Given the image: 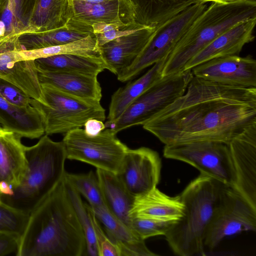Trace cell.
<instances>
[{
    "label": "cell",
    "instance_id": "cell-1",
    "mask_svg": "<svg viewBox=\"0 0 256 256\" xmlns=\"http://www.w3.org/2000/svg\"><path fill=\"white\" fill-rule=\"evenodd\" d=\"M256 124V88L194 76L184 94L142 126L164 144L204 140L228 144Z\"/></svg>",
    "mask_w": 256,
    "mask_h": 256
},
{
    "label": "cell",
    "instance_id": "cell-2",
    "mask_svg": "<svg viewBox=\"0 0 256 256\" xmlns=\"http://www.w3.org/2000/svg\"><path fill=\"white\" fill-rule=\"evenodd\" d=\"M64 177L30 214L16 256H86L84 235Z\"/></svg>",
    "mask_w": 256,
    "mask_h": 256
},
{
    "label": "cell",
    "instance_id": "cell-3",
    "mask_svg": "<svg viewBox=\"0 0 256 256\" xmlns=\"http://www.w3.org/2000/svg\"><path fill=\"white\" fill-rule=\"evenodd\" d=\"M224 184L200 173L178 195L184 205V214L164 235L175 254L206 255L205 236Z\"/></svg>",
    "mask_w": 256,
    "mask_h": 256
},
{
    "label": "cell",
    "instance_id": "cell-4",
    "mask_svg": "<svg viewBox=\"0 0 256 256\" xmlns=\"http://www.w3.org/2000/svg\"><path fill=\"white\" fill-rule=\"evenodd\" d=\"M28 167L20 184L0 200L30 214L58 186L66 174V158L62 142H54L48 134L34 145L26 147Z\"/></svg>",
    "mask_w": 256,
    "mask_h": 256
},
{
    "label": "cell",
    "instance_id": "cell-5",
    "mask_svg": "<svg viewBox=\"0 0 256 256\" xmlns=\"http://www.w3.org/2000/svg\"><path fill=\"white\" fill-rule=\"evenodd\" d=\"M256 18V0L222 4L211 2L193 22L167 56L162 77L184 71L186 64L220 34Z\"/></svg>",
    "mask_w": 256,
    "mask_h": 256
},
{
    "label": "cell",
    "instance_id": "cell-6",
    "mask_svg": "<svg viewBox=\"0 0 256 256\" xmlns=\"http://www.w3.org/2000/svg\"><path fill=\"white\" fill-rule=\"evenodd\" d=\"M41 88L42 102L32 98L30 104L41 112L46 134H66L91 118L104 121L105 110L100 102L74 96L46 84H41Z\"/></svg>",
    "mask_w": 256,
    "mask_h": 256
},
{
    "label": "cell",
    "instance_id": "cell-7",
    "mask_svg": "<svg viewBox=\"0 0 256 256\" xmlns=\"http://www.w3.org/2000/svg\"><path fill=\"white\" fill-rule=\"evenodd\" d=\"M193 77L192 69L162 77L134 100L117 120L106 122V128L117 134L144 125L184 94Z\"/></svg>",
    "mask_w": 256,
    "mask_h": 256
},
{
    "label": "cell",
    "instance_id": "cell-8",
    "mask_svg": "<svg viewBox=\"0 0 256 256\" xmlns=\"http://www.w3.org/2000/svg\"><path fill=\"white\" fill-rule=\"evenodd\" d=\"M208 6L207 3L197 2L158 23L136 58L117 74L118 80L122 82L128 81L168 56L179 39Z\"/></svg>",
    "mask_w": 256,
    "mask_h": 256
},
{
    "label": "cell",
    "instance_id": "cell-9",
    "mask_svg": "<svg viewBox=\"0 0 256 256\" xmlns=\"http://www.w3.org/2000/svg\"><path fill=\"white\" fill-rule=\"evenodd\" d=\"M116 134L109 128L94 136L87 134L81 128L69 132L62 140L66 158L116 174L128 148Z\"/></svg>",
    "mask_w": 256,
    "mask_h": 256
},
{
    "label": "cell",
    "instance_id": "cell-10",
    "mask_svg": "<svg viewBox=\"0 0 256 256\" xmlns=\"http://www.w3.org/2000/svg\"><path fill=\"white\" fill-rule=\"evenodd\" d=\"M163 154L167 158L186 162L223 184H234V170L227 144L204 140L168 144Z\"/></svg>",
    "mask_w": 256,
    "mask_h": 256
},
{
    "label": "cell",
    "instance_id": "cell-11",
    "mask_svg": "<svg viewBox=\"0 0 256 256\" xmlns=\"http://www.w3.org/2000/svg\"><path fill=\"white\" fill-rule=\"evenodd\" d=\"M256 230V208L233 186L224 184L205 236L204 247L213 250L226 238Z\"/></svg>",
    "mask_w": 256,
    "mask_h": 256
},
{
    "label": "cell",
    "instance_id": "cell-12",
    "mask_svg": "<svg viewBox=\"0 0 256 256\" xmlns=\"http://www.w3.org/2000/svg\"><path fill=\"white\" fill-rule=\"evenodd\" d=\"M18 35L0 40V78L16 86L31 98L42 102L41 84L34 60L24 59Z\"/></svg>",
    "mask_w": 256,
    "mask_h": 256
},
{
    "label": "cell",
    "instance_id": "cell-13",
    "mask_svg": "<svg viewBox=\"0 0 256 256\" xmlns=\"http://www.w3.org/2000/svg\"><path fill=\"white\" fill-rule=\"evenodd\" d=\"M72 2V14L66 26L74 31L93 34L92 25L98 22L120 26L137 23L134 8L130 0L100 3Z\"/></svg>",
    "mask_w": 256,
    "mask_h": 256
},
{
    "label": "cell",
    "instance_id": "cell-14",
    "mask_svg": "<svg viewBox=\"0 0 256 256\" xmlns=\"http://www.w3.org/2000/svg\"><path fill=\"white\" fill-rule=\"evenodd\" d=\"M161 167L156 151L146 147L128 148L116 174L128 192L136 196L156 188Z\"/></svg>",
    "mask_w": 256,
    "mask_h": 256
},
{
    "label": "cell",
    "instance_id": "cell-15",
    "mask_svg": "<svg viewBox=\"0 0 256 256\" xmlns=\"http://www.w3.org/2000/svg\"><path fill=\"white\" fill-rule=\"evenodd\" d=\"M192 70L194 76L226 86L256 88V60L250 55L212 58Z\"/></svg>",
    "mask_w": 256,
    "mask_h": 256
},
{
    "label": "cell",
    "instance_id": "cell-16",
    "mask_svg": "<svg viewBox=\"0 0 256 256\" xmlns=\"http://www.w3.org/2000/svg\"><path fill=\"white\" fill-rule=\"evenodd\" d=\"M228 145L235 174L233 186L256 208V124Z\"/></svg>",
    "mask_w": 256,
    "mask_h": 256
},
{
    "label": "cell",
    "instance_id": "cell-17",
    "mask_svg": "<svg viewBox=\"0 0 256 256\" xmlns=\"http://www.w3.org/2000/svg\"><path fill=\"white\" fill-rule=\"evenodd\" d=\"M21 138L0 127V194H8L22 180L27 169L26 147Z\"/></svg>",
    "mask_w": 256,
    "mask_h": 256
},
{
    "label": "cell",
    "instance_id": "cell-18",
    "mask_svg": "<svg viewBox=\"0 0 256 256\" xmlns=\"http://www.w3.org/2000/svg\"><path fill=\"white\" fill-rule=\"evenodd\" d=\"M256 18L242 22L224 31L185 65L184 70L212 58L232 55H238L243 47L254 39V30Z\"/></svg>",
    "mask_w": 256,
    "mask_h": 256
},
{
    "label": "cell",
    "instance_id": "cell-19",
    "mask_svg": "<svg viewBox=\"0 0 256 256\" xmlns=\"http://www.w3.org/2000/svg\"><path fill=\"white\" fill-rule=\"evenodd\" d=\"M154 28L146 26L99 46L100 56L108 70L117 75L130 66L147 44Z\"/></svg>",
    "mask_w": 256,
    "mask_h": 256
},
{
    "label": "cell",
    "instance_id": "cell-20",
    "mask_svg": "<svg viewBox=\"0 0 256 256\" xmlns=\"http://www.w3.org/2000/svg\"><path fill=\"white\" fill-rule=\"evenodd\" d=\"M184 205L178 195L170 197L156 188L135 196L129 217L178 222L184 216Z\"/></svg>",
    "mask_w": 256,
    "mask_h": 256
},
{
    "label": "cell",
    "instance_id": "cell-21",
    "mask_svg": "<svg viewBox=\"0 0 256 256\" xmlns=\"http://www.w3.org/2000/svg\"><path fill=\"white\" fill-rule=\"evenodd\" d=\"M90 207L96 219L104 226L106 235L118 248L120 256L157 255L148 248L144 240L112 214L106 206Z\"/></svg>",
    "mask_w": 256,
    "mask_h": 256
},
{
    "label": "cell",
    "instance_id": "cell-22",
    "mask_svg": "<svg viewBox=\"0 0 256 256\" xmlns=\"http://www.w3.org/2000/svg\"><path fill=\"white\" fill-rule=\"evenodd\" d=\"M0 124L21 138H38L45 133L42 116L36 108L18 106L0 96Z\"/></svg>",
    "mask_w": 256,
    "mask_h": 256
},
{
    "label": "cell",
    "instance_id": "cell-23",
    "mask_svg": "<svg viewBox=\"0 0 256 256\" xmlns=\"http://www.w3.org/2000/svg\"><path fill=\"white\" fill-rule=\"evenodd\" d=\"M40 84L50 85L68 94L100 102L102 88L98 76L68 72L38 71Z\"/></svg>",
    "mask_w": 256,
    "mask_h": 256
},
{
    "label": "cell",
    "instance_id": "cell-24",
    "mask_svg": "<svg viewBox=\"0 0 256 256\" xmlns=\"http://www.w3.org/2000/svg\"><path fill=\"white\" fill-rule=\"evenodd\" d=\"M96 173L105 206L112 214L130 227L129 212L135 196L126 188L116 174L98 168H96Z\"/></svg>",
    "mask_w": 256,
    "mask_h": 256
},
{
    "label": "cell",
    "instance_id": "cell-25",
    "mask_svg": "<svg viewBox=\"0 0 256 256\" xmlns=\"http://www.w3.org/2000/svg\"><path fill=\"white\" fill-rule=\"evenodd\" d=\"M167 56L154 64L143 76L118 89L112 96L106 122L117 120L128 106L162 78V72Z\"/></svg>",
    "mask_w": 256,
    "mask_h": 256
},
{
    "label": "cell",
    "instance_id": "cell-26",
    "mask_svg": "<svg viewBox=\"0 0 256 256\" xmlns=\"http://www.w3.org/2000/svg\"><path fill=\"white\" fill-rule=\"evenodd\" d=\"M38 71L68 72L98 76L108 67L100 56L58 54L34 60Z\"/></svg>",
    "mask_w": 256,
    "mask_h": 256
},
{
    "label": "cell",
    "instance_id": "cell-27",
    "mask_svg": "<svg viewBox=\"0 0 256 256\" xmlns=\"http://www.w3.org/2000/svg\"><path fill=\"white\" fill-rule=\"evenodd\" d=\"M72 12V0H37L26 32H45L65 26Z\"/></svg>",
    "mask_w": 256,
    "mask_h": 256
},
{
    "label": "cell",
    "instance_id": "cell-28",
    "mask_svg": "<svg viewBox=\"0 0 256 256\" xmlns=\"http://www.w3.org/2000/svg\"><path fill=\"white\" fill-rule=\"evenodd\" d=\"M137 23L154 27L162 21L184 10L198 0H130Z\"/></svg>",
    "mask_w": 256,
    "mask_h": 256
},
{
    "label": "cell",
    "instance_id": "cell-29",
    "mask_svg": "<svg viewBox=\"0 0 256 256\" xmlns=\"http://www.w3.org/2000/svg\"><path fill=\"white\" fill-rule=\"evenodd\" d=\"M88 34L69 30L65 26L45 32H24L18 35V40L22 49L28 50L66 44Z\"/></svg>",
    "mask_w": 256,
    "mask_h": 256
},
{
    "label": "cell",
    "instance_id": "cell-30",
    "mask_svg": "<svg viewBox=\"0 0 256 256\" xmlns=\"http://www.w3.org/2000/svg\"><path fill=\"white\" fill-rule=\"evenodd\" d=\"M21 54L24 59L32 60L58 54L100 56L99 46L94 34L60 46L28 50H22Z\"/></svg>",
    "mask_w": 256,
    "mask_h": 256
},
{
    "label": "cell",
    "instance_id": "cell-31",
    "mask_svg": "<svg viewBox=\"0 0 256 256\" xmlns=\"http://www.w3.org/2000/svg\"><path fill=\"white\" fill-rule=\"evenodd\" d=\"M37 0H8L0 20L6 25L8 35L26 32L29 27Z\"/></svg>",
    "mask_w": 256,
    "mask_h": 256
},
{
    "label": "cell",
    "instance_id": "cell-32",
    "mask_svg": "<svg viewBox=\"0 0 256 256\" xmlns=\"http://www.w3.org/2000/svg\"><path fill=\"white\" fill-rule=\"evenodd\" d=\"M64 179L68 196L84 235L86 243V256H98L95 233L89 204L83 202L80 194L66 180L64 177Z\"/></svg>",
    "mask_w": 256,
    "mask_h": 256
},
{
    "label": "cell",
    "instance_id": "cell-33",
    "mask_svg": "<svg viewBox=\"0 0 256 256\" xmlns=\"http://www.w3.org/2000/svg\"><path fill=\"white\" fill-rule=\"evenodd\" d=\"M66 180L88 201L91 206H104L102 192L96 173L70 174L66 172Z\"/></svg>",
    "mask_w": 256,
    "mask_h": 256
},
{
    "label": "cell",
    "instance_id": "cell-34",
    "mask_svg": "<svg viewBox=\"0 0 256 256\" xmlns=\"http://www.w3.org/2000/svg\"><path fill=\"white\" fill-rule=\"evenodd\" d=\"M29 214L0 200V232L20 238L26 226Z\"/></svg>",
    "mask_w": 256,
    "mask_h": 256
},
{
    "label": "cell",
    "instance_id": "cell-35",
    "mask_svg": "<svg viewBox=\"0 0 256 256\" xmlns=\"http://www.w3.org/2000/svg\"><path fill=\"white\" fill-rule=\"evenodd\" d=\"M176 222L157 219L131 218L130 227L142 239L154 236L165 235Z\"/></svg>",
    "mask_w": 256,
    "mask_h": 256
},
{
    "label": "cell",
    "instance_id": "cell-36",
    "mask_svg": "<svg viewBox=\"0 0 256 256\" xmlns=\"http://www.w3.org/2000/svg\"><path fill=\"white\" fill-rule=\"evenodd\" d=\"M89 206L95 233L98 256H120V252L118 248L103 231L90 205Z\"/></svg>",
    "mask_w": 256,
    "mask_h": 256
},
{
    "label": "cell",
    "instance_id": "cell-37",
    "mask_svg": "<svg viewBox=\"0 0 256 256\" xmlns=\"http://www.w3.org/2000/svg\"><path fill=\"white\" fill-rule=\"evenodd\" d=\"M0 96L8 102L20 107L30 105L32 98L20 89L0 78Z\"/></svg>",
    "mask_w": 256,
    "mask_h": 256
},
{
    "label": "cell",
    "instance_id": "cell-38",
    "mask_svg": "<svg viewBox=\"0 0 256 256\" xmlns=\"http://www.w3.org/2000/svg\"><path fill=\"white\" fill-rule=\"evenodd\" d=\"M146 26L138 23L126 26H118L106 32L94 36L98 46H100L110 41L131 34Z\"/></svg>",
    "mask_w": 256,
    "mask_h": 256
},
{
    "label": "cell",
    "instance_id": "cell-39",
    "mask_svg": "<svg viewBox=\"0 0 256 256\" xmlns=\"http://www.w3.org/2000/svg\"><path fill=\"white\" fill-rule=\"evenodd\" d=\"M20 238L0 232V256L17 252Z\"/></svg>",
    "mask_w": 256,
    "mask_h": 256
},
{
    "label": "cell",
    "instance_id": "cell-40",
    "mask_svg": "<svg viewBox=\"0 0 256 256\" xmlns=\"http://www.w3.org/2000/svg\"><path fill=\"white\" fill-rule=\"evenodd\" d=\"M84 126L85 132L92 136H96L106 128L102 121L94 118L88 120Z\"/></svg>",
    "mask_w": 256,
    "mask_h": 256
},
{
    "label": "cell",
    "instance_id": "cell-41",
    "mask_svg": "<svg viewBox=\"0 0 256 256\" xmlns=\"http://www.w3.org/2000/svg\"><path fill=\"white\" fill-rule=\"evenodd\" d=\"M250 0H200V2H205V3L215 2H218V3L222 4H230L245 2L250 1Z\"/></svg>",
    "mask_w": 256,
    "mask_h": 256
},
{
    "label": "cell",
    "instance_id": "cell-42",
    "mask_svg": "<svg viewBox=\"0 0 256 256\" xmlns=\"http://www.w3.org/2000/svg\"><path fill=\"white\" fill-rule=\"evenodd\" d=\"M6 28L3 21L0 20V36L4 37L6 36Z\"/></svg>",
    "mask_w": 256,
    "mask_h": 256
},
{
    "label": "cell",
    "instance_id": "cell-43",
    "mask_svg": "<svg viewBox=\"0 0 256 256\" xmlns=\"http://www.w3.org/2000/svg\"><path fill=\"white\" fill-rule=\"evenodd\" d=\"M74 1L86 2L88 3H100L106 2L112 0H72Z\"/></svg>",
    "mask_w": 256,
    "mask_h": 256
},
{
    "label": "cell",
    "instance_id": "cell-44",
    "mask_svg": "<svg viewBox=\"0 0 256 256\" xmlns=\"http://www.w3.org/2000/svg\"><path fill=\"white\" fill-rule=\"evenodd\" d=\"M8 0H0V14L2 12L8 3Z\"/></svg>",
    "mask_w": 256,
    "mask_h": 256
},
{
    "label": "cell",
    "instance_id": "cell-45",
    "mask_svg": "<svg viewBox=\"0 0 256 256\" xmlns=\"http://www.w3.org/2000/svg\"><path fill=\"white\" fill-rule=\"evenodd\" d=\"M198 2H199V1H198Z\"/></svg>",
    "mask_w": 256,
    "mask_h": 256
}]
</instances>
